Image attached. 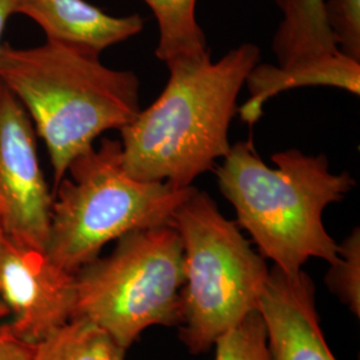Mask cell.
<instances>
[{"label": "cell", "mask_w": 360, "mask_h": 360, "mask_svg": "<svg viewBox=\"0 0 360 360\" xmlns=\"http://www.w3.org/2000/svg\"><path fill=\"white\" fill-rule=\"evenodd\" d=\"M283 19L272 39L278 65L339 51L324 16V0H275Z\"/></svg>", "instance_id": "obj_12"}, {"label": "cell", "mask_w": 360, "mask_h": 360, "mask_svg": "<svg viewBox=\"0 0 360 360\" xmlns=\"http://www.w3.org/2000/svg\"><path fill=\"white\" fill-rule=\"evenodd\" d=\"M214 346L215 360H271L266 326L257 311L221 335Z\"/></svg>", "instance_id": "obj_16"}, {"label": "cell", "mask_w": 360, "mask_h": 360, "mask_svg": "<svg viewBox=\"0 0 360 360\" xmlns=\"http://www.w3.org/2000/svg\"><path fill=\"white\" fill-rule=\"evenodd\" d=\"M75 274L58 267L41 250L0 242V314L11 321L3 327L35 346L74 316Z\"/></svg>", "instance_id": "obj_8"}, {"label": "cell", "mask_w": 360, "mask_h": 360, "mask_svg": "<svg viewBox=\"0 0 360 360\" xmlns=\"http://www.w3.org/2000/svg\"><path fill=\"white\" fill-rule=\"evenodd\" d=\"M257 44L243 43L218 62L211 52L167 62L159 98L120 129L123 168L134 179L190 187L229 154L238 96L260 63Z\"/></svg>", "instance_id": "obj_1"}, {"label": "cell", "mask_w": 360, "mask_h": 360, "mask_svg": "<svg viewBox=\"0 0 360 360\" xmlns=\"http://www.w3.org/2000/svg\"><path fill=\"white\" fill-rule=\"evenodd\" d=\"M3 236H4V232H3V229H1V224H0V242H1Z\"/></svg>", "instance_id": "obj_20"}, {"label": "cell", "mask_w": 360, "mask_h": 360, "mask_svg": "<svg viewBox=\"0 0 360 360\" xmlns=\"http://www.w3.org/2000/svg\"><path fill=\"white\" fill-rule=\"evenodd\" d=\"M13 4L15 0H0V50H1V39L3 32L7 25V20L13 15Z\"/></svg>", "instance_id": "obj_19"}, {"label": "cell", "mask_w": 360, "mask_h": 360, "mask_svg": "<svg viewBox=\"0 0 360 360\" xmlns=\"http://www.w3.org/2000/svg\"><path fill=\"white\" fill-rule=\"evenodd\" d=\"M53 195L39 163L37 131L0 83V224L15 243L46 250Z\"/></svg>", "instance_id": "obj_7"}, {"label": "cell", "mask_w": 360, "mask_h": 360, "mask_svg": "<svg viewBox=\"0 0 360 360\" xmlns=\"http://www.w3.org/2000/svg\"><path fill=\"white\" fill-rule=\"evenodd\" d=\"M126 349L86 319L74 318L34 346L31 360H124Z\"/></svg>", "instance_id": "obj_14"}, {"label": "cell", "mask_w": 360, "mask_h": 360, "mask_svg": "<svg viewBox=\"0 0 360 360\" xmlns=\"http://www.w3.org/2000/svg\"><path fill=\"white\" fill-rule=\"evenodd\" d=\"M324 16L338 50L360 62V0H324Z\"/></svg>", "instance_id": "obj_17"}, {"label": "cell", "mask_w": 360, "mask_h": 360, "mask_svg": "<svg viewBox=\"0 0 360 360\" xmlns=\"http://www.w3.org/2000/svg\"><path fill=\"white\" fill-rule=\"evenodd\" d=\"M269 167L248 139L235 143L214 167L219 190L236 212V224L250 233L259 254L288 275H297L309 257L333 264L338 243L327 232L323 212L356 186L348 171H330L324 154L287 150L271 156Z\"/></svg>", "instance_id": "obj_2"}, {"label": "cell", "mask_w": 360, "mask_h": 360, "mask_svg": "<svg viewBox=\"0 0 360 360\" xmlns=\"http://www.w3.org/2000/svg\"><path fill=\"white\" fill-rule=\"evenodd\" d=\"M0 83L25 107L50 155L53 190L79 155L141 111V80L104 65L98 55L46 41L16 49L3 43Z\"/></svg>", "instance_id": "obj_3"}, {"label": "cell", "mask_w": 360, "mask_h": 360, "mask_svg": "<svg viewBox=\"0 0 360 360\" xmlns=\"http://www.w3.org/2000/svg\"><path fill=\"white\" fill-rule=\"evenodd\" d=\"M15 13L34 20L49 41L98 56L144 28L139 13L114 16L86 0H15Z\"/></svg>", "instance_id": "obj_10"}, {"label": "cell", "mask_w": 360, "mask_h": 360, "mask_svg": "<svg viewBox=\"0 0 360 360\" xmlns=\"http://www.w3.org/2000/svg\"><path fill=\"white\" fill-rule=\"evenodd\" d=\"M171 226L179 232L186 271L179 338L191 354H202L257 311L270 269L236 221L198 188L176 208Z\"/></svg>", "instance_id": "obj_5"}, {"label": "cell", "mask_w": 360, "mask_h": 360, "mask_svg": "<svg viewBox=\"0 0 360 360\" xmlns=\"http://www.w3.org/2000/svg\"><path fill=\"white\" fill-rule=\"evenodd\" d=\"M326 283L349 311L360 316V230L354 229L338 245V259L330 264Z\"/></svg>", "instance_id": "obj_15"}, {"label": "cell", "mask_w": 360, "mask_h": 360, "mask_svg": "<svg viewBox=\"0 0 360 360\" xmlns=\"http://www.w3.org/2000/svg\"><path fill=\"white\" fill-rule=\"evenodd\" d=\"M257 312L271 360H336L319 324L315 284L304 271L288 275L272 266Z\"/></svg>", "instance_id": "obj_9"}, {"label": "cell", "mask_w": 360, "mask_h": 360, "mask_svg": "<svg viewBox=\"0 0 360 360\" xmlns=\"http://www.w3.org/2000/svg\"><path fill=\"white\" fill-rule=\"evenodd\" d=\"M184 283L179 232L171 224L129 232L75 272L72 319L96 324L127 351L153 326H179Z\"/></svg>", "instance_id": "obj_6"}, {"label": "cell", "mask_w": 360, "mask_h": 360, "mask_svg": "<svg viewBox=\"0 0 360 360\" xmlns=\"http://www.w3.org/2000/svg\"><path fill=\"white\" fill-rule=\"evenodd\" d=\"M245 84L250 98L239 105L238 114L242 122L252 126L263 115L266 102L284 91L328 86L359 95L360 62L338 51L288 65L257 63L245 79Z\"/></svg>", "instance_id": "obj_11"}, {"label": "cell", "mask_w": 360, "mask_h": 360, "mask_svg": "<svg viewBox=\"0 0 360 360\" xmlns=\"http://www.w3.org/2000/svg\"><path fill=\"white\" fill-rule=\"evenodd\" d=\"M195 190L131 178L123 168L122 143L104 138L98 148L72 160L52 191L44 252L58 267L75 274L126 233L171 224Z\"/></svg>", "instance_id": "obj_4"}, {"label": "cell", "mask_w": 360, "mask_h": 360, "mask_svg": "<svg viewBox=\"0 0 360 360\" xmlns=\"http://www.w3.org/2000/svg\"><path fill=\"white\" fill-rule=\"evenodd\" d=\"M34 346L27 345L0 326V360H31Z\"/></svg>", "instance_id": "obj_18"}, {"label": "cell", "mask_w": 360, "mask_h": 360, "mask_svg": "<svg viewBox=\"0 0 360 360\" xmlns=\"http://www.w3.org/2000/svg\"><path fill=\"white\" fill-rule=\"evenodd\" d=\"M158 20L159 43L155 55L167 63L181 56L210 51L206 34L196 20L198 0H144Z\"/></svg>", "instance_id": "obj_13"}]
</instances>
